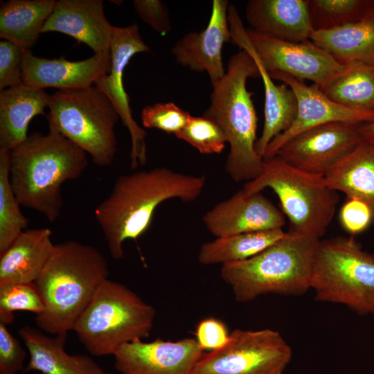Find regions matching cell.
<instances>
[{"label": "cell", "instance_id": "obj_33", "mask_svg": "<svg viewBox=\"0 0 374 374\" xmlns=\"http://www.w3.org/2000/svg\"><path fill=\"white\" fill-rule=\"evenodd\" d=\"M175 136L205 154H220L228 143L222 127L215 121L204 116H191L187 124Z\"/></svg>", "mask_w": 374, "mask_h": 374}, {"label": "cell", "instance_id": "obj_39", "mask_svg": "<svg viewBox=\"0 0 374 374\" xmlns=\"http://www.w3.org/2000/svg\"><path fill=\"white\" fill-rule=\"evenodd\" d=\"M195 336L202 349L211 352L223 347L229 339V334L226 325L221 320L209 317L198 323Z\"/></svg>", "mask_w": 374, "mask_h": 374}, {"label": "cell", "instance_id": "obj_4", "mask_svg": "<svg viewBox=\"0 0 374 374\" xmlns=\"http://www.w3.org/2000/svg\"><path fill=\"white\" fill-rule=\"evenodd\" d=\"M257 77L258 69L250 55L244 50L234 54L223 78L212 83L211 104L203 115L215 121L227 137L225 170L236 182L256 179L264 165L255 147L258 117L253 93L246 87L249 78Z\"/></svg>", "mask_w": 374, "mask_h": 374}, {"label": "cell", "instance_id": "obj_10", "mask_svg": "<svg viewBox=\"0 0 374 374\" xmlns=\"http://www.w3.org/2000/svg\"><path fill=\"white\" fill-rule=\"evenodd\" d=\"M292 357L279 332L236 329L223 347L204 353L191 374H283Z\"/></svg>", "mask_w": 374, "mask_h": 374}, {"label": "cell", "instance_id": "obj_23", "mask_svg": "<svg viewBox=\"0 0 374 374\" xmlns=\"http://www.w3.org/2000/svg\"><path fill=\"white\" fill-rule=\"evenodd\" d=\"M51 234L48 228L23 231L0 253V284L34 283L53 252Z\"/></svg>", "mask_w": 374, "mask_h": 374}, {"label": "cell", "instance_id": "obj_13", "mask_svg": "<svg viewBox=\"0 0 374 374\" xmlns=\"http://www.w3.org/2000/svg\"><path fill=\"white\" fill-rule=\"evenodd\" d=\"M359 125L334 122L308 130L286 142L276 155L297 169L324 176L363 141Z\"/></svg>", "mask_w": 374, "mask_h": 374}, {"label": "cell", "instance_id": "obj_3", "mask_svg": "<svg viewBox=\"0 0 374 374\" xmlns=\"http://www.w3.org/2000/svg\"><path fill=\"white\" fill-rule=\"evenodd\" d=\"M109 276L107 261L96 248L75 240L55 244L34 282L44 310L35 316L39 329L50 335L73 330L100 285Z\"/></svg>", "mask_w": 374, "mask_h": 374}, {"label": "cell", "instance_id": "obj_29", "mask_svg": "<svg viewBox=\"0 0 374 374\" xmlns=\"http://www.w3.org/2000/svg\"><path fill=\"white\" fill-rule=\"evenodd\" d=\"M321 89L348 109L374 112V65L345 62L341 71Z\"/></svg>", "mask_w": 374, "mask_h": 374}, {"label": "cell", "instance_id": "obj_40", "mask_svg": "<svg viewBox=\"0 0 374 374\" xmlns=\"http://www.w3.org/2000/svg\"><path fill=\"white\" fill-rule=\"evenodd\" d=\"M359 130L363 141L374 144V121L360 125Z\"/></svg>", "mask_w": 374, "mask_h": 374}, {"label": "cell", "instance_id": "obj_26", "mask_svg": "<svg viewBox=\"0 0 374 374\" xmlns=\"http://www.w3.org/2000/svg\"><path fill=\"white\" fill-rule=\"evenodd\" d=\"M310 40L342 63L359 62L374 65V10L358 21L314 30Z\"/></svg>", "mask_w": 374, "mask_h": 374}, {"label": "cell", "instance_id": "obj_36", "mask_svg": "<svg viewBox=\"0 0 374 374\" xmlns=\"http://www.w3.org/2000/svg\"><path fill=\"white\" fill-rule=\"evenodd\" d=\"M28 353L6 325L0 323V374H18L25 370Z\"/></svg>", "mask_w": 374, "mask_h": 374}, {"label": "cell", "instance_id": "obj_28", "mask_svg": "<svg viewBox=\"0 0 374 374\" xmlns=\"http://www.w3.org/2000/svg\"><path fill=\"white\" fill-rule=\"evenodd\" d=\"M286 233L278 229L219 237L201 246L198 261L202 265H222L241 262L267 249Z\"/></svg>", "mask_w": 374, "mask_h": 374}, {"label": "cell", "instance_id": "obj_31", "mask_svg": "<svg viewBox=\"0 0 374 374\" xmlns=\"http://www.w3.org/2000/svg\"><path fill=\"white\" fill-rule=\"evenodd\" d=\"M308 3L314 31L358 21L374 10V0H308Z\"/></svg>", "mask_w": 374, "mask_h": 374}, {"label": "cell", "instance_id": "obj_37", "mask_svg": "<svg viewBox=\"0 0 374 374\" xmlns=\"http://www.w3.org/2000/svg\"><path fill=\"white\" fill-rule=\"evenodd\" d=\"M339 222L346 231L355 235L366 231L373 223V215L366 202L356 198H348L340 209Z\"/></svg>", "mask_w": 374, "mask_h": 374}, {"label": "cell", "instance_id": "obj_9", "mask_svg": "<svg viewBox=\"0 0 374 374\" xmlns=\"http://www.w3.org/2000/svg\"><path fill=\"white\" fill-rule=\"evenodd\" d=\"M48 108L49 129L88 153L96 165L112 164L116 153L115 126L120 117L99 89L93 85L59 90L51 95Z\"/></svg>", "mask_w": 374, "mask_h": 374}, {"label": "cell", "instance_id": "obj_6", "mask_svg": "<svg viewBox=\"0 0 374 374\" xmlns=\"http://www.w3.org/2000/svg\"><path fill=\"white\" fill-rule=\"evenodd\" d=\"M156 311L125 285L104 280L73 330L94 356L114 355L123 344L148 337Z\"/></svg>", "mask_w": 374, "mask_h": 374}, {"label": "cell", "instance_id": "obj_30", "mask_svg": "<svg viewBox=\"0 0 374 374\" xmlns=\"http://www.w3.org/2000/svg\"><path fill=\"white\" fill-rule=\"evenodd\" d=\"M10 151L0 148V253L24 231L28 220L12 188Z\"/></svg>", "mask_w": 374, "mask_h": 374}, {"label": "cell", "instance_id": "obj_2", "mask_svg": "<svg viewBox=\"0 0 374 374\" xmlns=\"http://www.w3.org/2000/svg\"><path fill=\"white\" fill-rule=\"evenodd\" d=\"M10 179L21 206L54 222L61 213V186L81 176L86 152L58 132H35L10 151Z\"/></svg>", "mask_w": 374, "mask_h": 374}, {"label": "cell", "instance_id": "obj_17", "mask_svg": "<svg viewBox=\"0 0 374 374\" xmlns=\"http://www.w3.org/2000/svg\"><path fill=\"white\" fill-rule=\"evenodd\" d=\"M228 21L231 42L247 52L258 69L265 88V121L261 135L256 143L257 153L263 158L269 143L287 130L293 123L297 112V103L293 91L285 84H276L255 55L247 29L236 8L229 5Z\"/></svg>", "mask_w": 374, "mask_h": 374}, {"label": "cell", "instance_id": "obj_11", "mask_svg": "<svg viewBox=\"0 0 374 374\" xmlns=\"http://www.w3.org/2000/svg\"><path fill=\"white\" fill-rule=\"evenodd\" d=\"M252 48L269 74L283 73L324 87L343 69L344 63L310 40L291 42L247 29Z\"/></svg>", "mask_w": 374, "mask_h": 374}, {"label": "cell", "instance_id": "obj_34", "mask_svg": "<svg viewBox=\"0 0 374 374\" xmlns=\"http://www.w3.org/2000/svg\"><path fill=\"white\" fill-rule=\"evenodd\" d=\"M190 116L188 112L171 102L145 106L141 114L143 127L175 135L184 127Z\"/></svg>", "mask_w": 374, "mask_h": 374}, {"label": "cell", "instance_id": "obj_25", "mask_svg": "<svg viewBox=\"0 0 374 374\" xmlns=\"http://www.w3.org/2000/svg\"><path fill=\"white\" fill-rule=\"evenodd\" d=\"M326 184L371 208L374 224V144L362 141L324 175Z\"/></svg>", "mask_w": 374, "mask_h": 374}, {"label": "cell", "instance_id": "obj_7", "mask_svg": "<svg viewBox=\"0 0 374 374\" xmlns=\"http://www.w3.org/2000/svg\"><path fill=\"white\" fill-rule=\"evenodd\" d=\"M271 188L278 196L289 231L320 239L334 217L338 192L326 183L323 175L309 173L275 155L264 159L261 173L244 184L247 193Z\"/></svg>", "mask_w": 374, "mask_h": 374}, {"label": "cell", "instance_id": "obj_15", "mask_svg": "<svg viewBox=\"0 0 374 374\" xmlns=\"http://www.w3.org/2000/svg\"><path fill=\"white\" fill-rule=\"evenodd\" d=\"M203 354L193 338L137 339L119 347L114 355V367L122 374H191Z\"/></svg>", "mask_w": 374, "mask_h": 374}, {"label": "cell", "instance_id": "obj_22", "mask_svg": "<svg viewBox=\"0 0 374 374\" xmlns=\"http://www.w3.org/2000/svg\"><path fill=\"white\" fill-rule=\"evenodd\" d=\"M18 334L30 356L26 371L43 374H110L90 356L69 354L65 350L67 333L51 337L39 329L21 327Z\"/></svg>", "mask_w": 374, "mask_h": 374}, {"label": "cell", "instance_id": "obj_21", "mask_svg": "<svg viewBox=\"0 0 374 374\" xmlns=\"http://www.w3.org/2000/svg\"><path fill=\"white\" fill-rule=\"evenodd\" d=\"M245 17L252 30L276 39L305 42L314 31L308 0H251Z\"/></svg>", "mask_w": 374, "mask_h": 374}, {"label": "cell", "instance_id": "obj_19", "mask_svg": "<svg viewBox=\"0 0 374 374\" xmlns=\"http://www.w3.org/2000/svg\"><path fill=\"white\" fill-rule=\"evenodd\" d=\"M226 0H213L207 26L199 32H190L172 47L176 62L195 71H206L215 82L225 75L222 49L231 42Z\"/></svg>", "mask_w": 374, "mask_h": 374}, {"label": "cell", "instance_id": "obj_12", "mask_svg": "<svg viewBox=\"0 0 374 374\" xmlns=\"http://www.w3.org/2000/svg\"><path fill=\"white\" fill-rule=\"evenodd\" d=\"M139 31L136 24L125 27L114 26L110 44L111 69L102 75L94 85L110 100L127 127L131 138V168L144 165L147 161L146 132L132 116L130 98L123 87V71L131 58L136 53L149 51Z\"/></svg>", "mask_w": 374, "mask_h": 374}, {"label": "cell", "instance_id": "obj_24", "mask_svg": "<svg viewBox=\"0 0 374 374\" xmlns=\"http://www.w3.org/2000/svg\"><path fill=\"white\" fill-rule=\"evenodd\" d=\"M44 89L21 84L0 91V148L12 150L25 141L30 121L49 105Z\"/></svg>", "mask_w": 374, "mask_h": 374}, {"label": "cell", "instance_id": "obj_27", "mask_svg": "<svg viewBox=\"0 0 374 374\" xmlns=\"http://www.w3.org/2000/svg\"><path fill=\"white\" fill-rule=\"evenodd\" d=\"M54 0H10L0 9V37L25 50L35 44L52 13Z\"/></svg>", "mask_w": 374, "mask_h": 374}, {"label": "cell", "instance_id": "obj_5", "mask_svg": "<svg viewBox=\"0 0 374 374\" xmlns=\"http://www.w3.org/2000/svg\"><path fill=\"white\" fill-rule=\"evenodd\" d=\"M320 239L287 231L258 254L222 265L220 275L237 301L246 303L267 294L300 295L310 289Z\"/></svg>", "mask_w": 374, "mask_h": 374}, {"label": "cell", "instance_id": "obj_38", "mask_svg": "<svg viewBox=\"0 0 374 374\" xmlns=\"http://www.w3.org/2000/svg\"><path fill=\"white\" fill-rule=\"evenodd\" d=\"M134 10L139 17L156 32L166 35L171 30L168 9L160 0H134Z\"/></svg>", "mask_w": 374, "mask_h": 374}, {"label": "cell", "instance_id": "obj_14", "mask_svg": "<svg viewBox=\"0 0 374 374\" xmlns=\"http://www.w3.org/2000/svg\"><path fill=\"white\" fill-rule=\"evenodd\" d=\"M273 80L281 81L294 92L296 103V117L290 127L275 137L268 145L263 159L276 155L278 150L294 136L314 127L334 122L362 125L374 121V112L348 109L329 98L316 85L283 73L269 74Z\"/></svg>", "mask_w": 374, "mask_h": 374}, {"label": "cell", "instance_id": "obj_18", "mask_svg": "<svg viewBox=\"0 0 374 374\" xmlns=\"http://www.w3.org/2000/svg\"><path fill=\"white\" fill-rule=\"evenodd\" d=\"M110 52L94 54L80 61L64 58L48 59L25 51L21 69L23 84L37 89L60 90L83 89L93 86L103 74L110 71Z\"/></svg>", "mask_w": 374, "mask_h": 374}, {"label": "cell", "instance_id": "obj_20", "mask_svg": "<svg viewBox=\"0 0 374 374\" xmlns=\"http://www.w3.org/2000/svg\"><path fill=\"white\" fill-rule=\"evenodd\" d=\"M114 26L106 19L101 0H59L42 33L57 32L87 44L94 54L110 52Z\"/></svg>", "mask_w": 374, "mask_h": 374}, {"label": "cell", "instance_id": "obj_35", "mask_svg": "<svg viewBox=\"0 0 374 374\" xmlns=\"http://www.w3.org/2000/svg\"><path fill=\"white\" fill-rule=\"evenodd\" d=\"M26 51L11 42H0V91L23 83L21 64Z\"/></svg>", "mask_w": 374, "mask_h": 374}, {"label": "cell", "instance_id": "obj_1", "mask_svg": "<svg viewBox=\"0 0 374 374\" xmlns=\"http://www.w3.org/2000/svg\"><path fill=\"white\" fill-rule=\"evenodd\" d=\"M206 181L204 175L184 174L166 167L119 176L109 196L94 212L112 258L122 259L123 242L136 241L148 229L159 205L174 198L193 202L203 192Z\"/></svg>", "mask_w": 374, "mask_h": 374}, {"label": "cell", "instance_id": "obj_16", "mask_svg": "<svg viewBox=\"0 0 374 374\" xmlns=\"http://www.w3.org/2000/svg\"><path fill=\"white\" fill-rule=\"evenodd\" d=\"M202 220L217 238L282 229L285 224L283 212L260 192L243 188L208 211Z\"/></svg>", "mask_w": 374, "mask_h": 374}, {"label": "cell", "instance_id": "obj_8", "mask_svg": "<svg viewBox=\"0 0 374 374\" xmlns=\"http://www.w3.org/2000/svg\"><path fill=\"white\" fill-rule=\"evenodd\" d=\"M310 289L321 302L347 306L359 315H374V254L353 238L319 241Z\"/></svg>", "mask_w": 374, "mask_h": 374}, {"label": "cell", "instance_id": "obj_32", "mask_svg": "<svg viewBox=\"0 0 374 374\" xmlns=\"http://www.w3.org/2000/svg\"><path fill=\"white\" fill-rule=\"evenodd\" d=\"M44 310L42 296L34 283L0 284V323H12L15 311H28L36 316Z\"/></svg>", "mask_w": 374, "mask_h": 374}]
</instances>
